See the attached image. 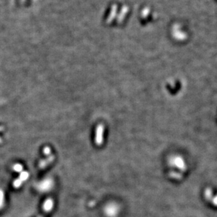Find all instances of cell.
<instances>
[{
    "label": "cell",
    "mask_w": 217,
    "mask_h": 217,
    "mask_svg": "<svg viewBox=\"0 0 217 217\" xmlns=\"http://www.w3.org/2000/svg\"><path fill=\"white\" fill-rule=\"evenodd\" d=\"M119 207L118 204L115 203H109L107 204L104 208V212H105L107 217H116L119 214Z\"/></svg>",
    "instance_id": "1"
},
{
    "label": "cell",
    "mask_w": 217,
    "mask_h": 217,
    "mask_svg": "<svg viewBox=\"0 0 217 217\" xmlns=\"http://www.w3.org/2000/svg\"><path fill=\"white\" fill-rule=\"evenodd\" d=\"M104 126L103 124H99L97 126L95 131V143L97 145L100 146L102 145L104 141Z\"/></svg>",
    "instance_id": "2"
},
{
    "label": "cell",
    "mask_w": 217,
    "mask_h": 217,
    "mask_svg": "<svg viewBox=\"0 0 217 217\" xmlns=\"http://www.w3.org/2000/svg\"><path fill=\"white\" fill-rule=\"evenodd\" d=\"M52 181L50 179H47L44 180L38 186V189L40 191H48L52 187Z\"/></svg>",
    "instance_id": "3"
},
{
    "label": "cell",
    "mask_w": 217,
    "mask_h": 217,
    "mask_svg": "<svg viewBox=\"0 0 217 217\" xmlns=\"http://www.w3.org/2000/svg\"><path fill=\"white\" fill-rule=\"evenodd\" d=\"M54 207V200L52 198H47L44 202L42 209L45 212H50L52 210Z\"/></svg>",
    "instance_id": "4"
},
{
    "label": "cell",
    "mask_w": 217,
    "mask_h": 217,
    "mask_svg": "<svg viewBox=\"0 0 217 217\" xmlns=\"http://www.w3.org/2000/svg\"><path fill=\"white\" fill-rule=\"evenodd\" d=\"M54 159V155H50L49 156V157L47 158V159H42V161H40V163H39V169H42L44 168H45L47 167V165H49L50 164V163H52Z\"/></svg>",
    "instance_id": "5"
},
{
    "label": "cell",
    "mask_w": 217,
    "mask_h": 217,
    "mask_svg": "<svg viewBox=\"0 0 217 217\" xmlns=\"http://www.w3.org/2000/svg\"><path fill=\"white\" fill-rule=\"evenodd\" d=\"M28 177H29V174L28 172L22 171L20 174V175H19L18 179H20L22 182H24L25 180H26L27 179H28Z\"/></svg>",
    "instance_id": "6"
},
{
    "label": "cell",
    "mask_w": 217,
    "mask_h": 217,
    "mask_svg": "<svg viewBox=\"0 0 217 217\" xmlns=\"http://www.w3.org/2000/svg\"><path fill=\"white\" fill-rule=\"evenodd\" d=\"M23 166L20 164H16L13 166V169L16 172L18 173H21L23 171Z\"/></svg>",
    "instance_id": "7"
},
{
    "label": "cell",
    "mask_w": 217,
    "mask_h": 217,
    "mask_svg": "<svg viewBox=\"0 0 217 217\" xmlns=\"http://www.w3.org/2000/svg\"><path fill=\"white\" fill-rule=\"evenodd\" d=\"M22 183H23V182H22L21 180L20 179H16V180L14 181V183H13L14 187H16V188H18V187H20Z\"/></svg>",
    "instance_id": "8"
},
{
    "label": "cell",
    "mask_w": 217,
    "mask_h": 217,
    "mask_svg": "<svg viewBox=\"0 0 217 217\" xmlns=\"http://www.w3.org/2000/svg\"><path fill=\"white\" fill-rule=\"evenodd\" d=\"M43 152L45 155H51V149L50 147H45L43 149Z\"/></svg>",
    "instance_id": "9"
},
{
    "label": "cell",
    "mask_w": 217,
    "mask_h": 217,
    "mask_svg": "<svg viewBox=\"0 0 217 217\" xmlns=\"http://www.w3.org/2000/svg\"><path fill=\"white\" fill-rule=\"evenodd\" d=\"M4 202V192L2 191H0V207L2 206Z\"/></svg>",
    "instance_id": "10"
},
{
    "label": "cell",
    "mask_w": 217,
    "mask_h": 217,
    "mask_svg": "<svg viewBox=\"0 0 217 217\" xmlns=\"http://www.w3.org/2000/svg\"><path fill=\"white\" fill-rule=\"evenodd\" d=\"M38 217H40V216H38Z\"/></svg>",
    "instance_id": "11"
}]
</instances>
